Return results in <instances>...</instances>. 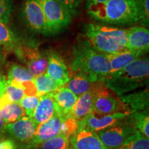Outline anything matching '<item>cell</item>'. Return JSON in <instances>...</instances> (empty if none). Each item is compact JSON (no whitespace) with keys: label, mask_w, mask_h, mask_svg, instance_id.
<instances>
[{"label":"cell","mask_w":149,"mask_h":149,"mask_svg":"<svg viewBox=\"0 0 149 149\" xmlns=\"http://www.w3.org/2000/svg\"><path fill=\"white\" fill-rule=\"evenodd\" d=\"M107 1H109V0H86V6H90L93 4H97V3H104Z\"/></svg>","instance_id":"obj_37"},{"label":"cell","mask_w":149,"mask_h":149,"mask_svg":"<svg viewBox=\"0 0 149 149\" xmlns=\"http://www.w3.org/2000/svg\"><path fill=\"white\" fill-rule=\"evenodd\" d=\"M46 54L48 57V66L46 73L61 86L66 85L69 81L70 76L68 69L64 60L55 51H48Z\"/></svg>","instance_id":"obj_15"},{"label":"cell","mask_w":149,"mask_h":149,"mask_svg":"<svg viewBox=\"0 0 149 149\" xmlns=\"http://www.w3.org/2000/svg\"><path fill=\"white\" fill-rule=\"evenodd\" d=\"M7 84V79L2 73L0 72V93H3L6 86Z\"/></svg>","instance_id":"obj_36"},{"label":"cell","mask_w":149,"mask_h":149,"mask_svg":"<svg viewBox=\"0 0 149 149\" xmlns=\"http://www.w3.org/2000/svg\"><path fill=\"white\" fill-rule=\"evenodd\" d=\"M70 149H108L95 132L78 128L69 138Z\"/></svg>","instance_id":"obj_14"},{"label":"cell","mask_w":149,"mask_h":149,"mask_svg":"<svg viewBox=\"0 0 149 149\" xmlns=\"http://www.w3.org/2000/svg\"><path fill=\"white\" fill-rule=\"evenodd\" d=\"M61 130V120L55 112L51 119L37 125L35 135L27 149H34L35 146L43 141L60 135Z\"/></svg>","instance_id":"obj_13"},{"label":"cell","mask_w":149,"mask_h":149,"mask_svg":"<svg viewBox=\"0 0 149 149\" xmlns=\"http://www.w3.org/2000/svg\"><path fill=\"white\" fill-rule=\"evenodd\" d=\"M106 55L111 66L110 73H113L117 70H121L124 67L133 62L136 59L140 57L141 56H142L143 53L126 49L116 53L106 54Z\"/></svg>","instance_id":"obj_19"},{"label":"cell","mask_w":149,"mask_h":149,"mask_svg":"<svg viewBox=\"0 0 149 149\" xmlns=\"http://www.w3.org/2000/svg\"><path fill=\"white\" fill-rule=\"evenodd\" d=\"M21 42L6 24L0 22V45L5 51L13 52Z\"/></svg>","instance_id":"obj_23"},{"label":"cell","mask_w":149,"mask_h":149,"mask_svg":"<svg viewBox=\"0 0 149 149\" xmlns=\"http://www.w3.org/2000/svg\"><path fill=\"white\" fill-rule=\"evenodd\" d=\"M127 49L143 54L149 49V31L143 26H134L126 29Z\"/></svg>","instance_id":"obj_16"},{"label":"cell","mask_w":149,"mask_h":149,"mask_svg":"<svg viewBox=\"0 0 149 149\" xmlns=\"http://www.w3.org/2000/svg\"><path fill=\"white\" fill-rule=\"evenodd\" d=\"M70 71L85 74L91 82L104 83L111 71L107 55L93 47L87 38H81L72 47Z\"/></svg>","instance_id":"obj_2"},{"label":"cell","mask_w":149,"mask_h":149,"mask_svg":"<svg viewBox=\"0 0 149 149\" xmlns=\"http://www.w3.org/2000/svg\"><path fill=\"white\" fill-rule=\"evenodd\" d=\"M117 149H149V139L138 130H136Z\"/></svg>","instance_id":"obj_27"},{"label":"cell","mask_w":149,"mask_h":149,"mask_svg":"<svg viewBox=\"0 0 149 149\" xmlns=\"http://www.w3.org/2000/svg\"><path fill=\"white\" fill-rule=\"evenodd\" d=\"M148 89L130 92L120 96L121 100L127 106L130 113L148 109Z\"/></svg>","instance_id":"obj_17"},{"label":"cell","mask_w":149,"mask_h":149,"mask_svg":"<svg viewBox=\"0 0 149 149\" xmlns=\"http://www.w3.org/2000/svg\"><path fill=\"white\" fill-rule=\"evenodd\" d=\"M78 130V121L76 120L73 117L61 121V134L69 139L71 136L74 135Z\"/></svg>","instance_id":"obj_31"},{"label":"cell","mask_w":149,"mask_h":149,"mask_svg":"<svg viewBox=\"0 0 149 149\" xmlns=\"http://www.w3.org/2000/svg\"><path fill=\"white\" fill-rule=\"evenodd\" d=\"M94 94L93 91L84 93L77 97L73 109V117L80 121L84 119L93 112Z\"/></svg>","instance_id":"obj_21"},{"label":"cell","mask_w":149,"mask_h":149,"mask_svg":"<svg viewBox=\"0 0 149 149\" xmlns=\"http://www.w3.org/2000/svg\"><path fill=\"white\" fill-rule=\"evenodd\" d=\"M33 79H34V77L28 70L26 67H24L17 63H13L9 66L7 80H13L17 82L22 83L25 82V81H33Z\"/></svg>","instance_id":"obj_26"},{"label":"cell","mask_w":149,"mask_h":149,"mask_svg":"<svg viewBox=\"0 0 149 149\" xmlns=\"http://www.w3.org/2000/svg\"><path fill=\"white\" fill-rule=\"evenodd\" d=\"M48 94L53 98L55 112L61 121L73 117V109L78 97L67 88L66 85Z\"/></svg>","instance_id":"obj_11"},{"label":"cell","mask_w":149,"mask_h":149,"mask_svg":"<svg viewBox=\"0 0 149 149\" xmlns=\"http://www.w3.org/2000/svg\"><path fill=\"white\" fill-rule=\"evenodd\" d=\"M34 149H70L69 139L60 134L40 143Z\"/></svg>","instance_id":"obj_28"},{"label":"cell","mask_w":149,"mask_h":149,"mask_svg":"<svg viewBox=\"0 0 149 149\" xmlns=\"http://www.w3.org/2000/svg\"><path fill=\"white\" fill-rule=\"evenodd\" d=\"M136 130L135 128L125 124L123 120L120 124L99 131L97 134L108 149H117Z\"/></svg>","instance_id":"obj_10"},{"label":"cell","mask_w":149,"mask_h":149,"mask_svg":"<svg viewBox=\"0 0 149 149\" xmlns=\"http://www.w3.org/2000/svg\"><path fill=\"white\" fill-rule=\"evenodd\" d=\"M149 60L141 57L117 71L109 73L104 84L118 96L133 92L148 83Z\"/></svg>","instance_id":"obj_3"},{"label":"cell","mask_w":149,"mask_h":149,"mask_svg":"<svg viewBox=\"0 0 149 149\" xmlns=\"http://www.w3.org/2000/svg\"><path fill=\"white\" fill-rule=\"evenodd\" d=\"M37 127L32 117L24 116L16 122L6 124L5 137L17 144L19 149H27Z\"/></svg>","instance_id":"obj_8"},{"label":"cell","mask_w":149,"mask_h":149,"mask_svg":"<svg viewBox=\"0 0 149 149\" xmlns=\"http://www.w3.org/2000/svg\"><path fill=\"white\" fill-rule=\"evenodd\" d=\"M39 103V97L37 95L33 96H24L21 101L19 102L20 106L25 112V115L27 117H32L33 113L37 106Z\"/></svg>","instance_id":"obj_29"},{"label":"cell","mask_w":149,"mask_h":149,"mask_svg":"<svg viewBox=\"0 0 149 149\" xmlns=\"http://www.w3.org/2000/svg\"><path fill=\"white\" fill-rule=\"evenodd\" d=\"M6 124L4 122L3 118L1 116V114H0V139H4L5 137Z\"/></svg>","instance_id":"obj_35"},{"label":"cell","mask_w":149,"mask_h":149,"mask_svg":"<svg viewBox=\"0 0 149 149\" xmlns=\"http://www.w3.org/2000/svg\"><path fill=\"white\" fill-rule=\"evenodd\" d=\"M5 62V55L4 54L0 53V69L1 68V67L3 66V65L4 64Z\"/></svg>","instance_id":"obj_38"},{"label":"cell","mask_w":149,"mask_h":149,"mask_svg":"<svg viewBox=\"0 0 149 149\" xmlns=\"http://www.w3.org/2000/svg\"><path fill=\"white\" fill-rule=\"evenodd\" d=\"M124 122L149 137L148 109L130 113L124 119Z\"/></svg>","instance_id":"obj_22"},{"label":"cell","mask_w":149,"mask_h":149,"mask_svg":"<svg viewBox=\"0 0 149 149\" xmlns=\"http://www.w3.org/2000/svg\"><path fill=\"white\" fill-rule=\"evenodd\" d=\"M44 19V35H54L62 32L72 22V17L57 0H38Z\"/></svg>","instance_id":"obj_5"},{"label":"cell","mask_w":149,"mask_h":149,"mask_svg":"<svg viewBox=\"0 0 149 149\" xmlns=\"http://www.w3.org/2000/svg\"><path fill=\"white\" fill-rule=\"evenodd\" d=\"M130 114L128 112L115 113L113 114L97 116L91 113L83 120L78 121V128H85L91 131L98 133L102 130L115 126L123 122V120Z\"/></svg>","instance_id":"obj_9"},{"label":"cell","mask_w":149,"mask_h":149,"mask_svg":"<svg viewBox=\"0 0 149 149\" xmlns=\"http://www.w3.org/2000/svg\"><path fill=\"white\" fill-rule=\"evenodd\" d=\"M13 53L19 60L26 64L34 77L46 72L48 66L47 54L42 53L36 45L21 42Z\"/></svg>","instance_id":"obj_7"},{"label":"cell","mask_w":149,"mask_h":149,"mask_svg":"<svg viewBox=\"0 0 149 149\" xmlns=\"http://www.w3.org/2000/svg\"><path fill=\"white\" fill-rule=\"evenodd\" d=\"M55 113V104L49 95L39 97V103L35 109L32 118L37 125L48 121Z\"/></svg>","instance_id":"obj_18"},{"label":"cell","mask_w":149,"mask_h":149,"mask_svg":"<svg viewBox=\"0 0 149 149\" xmlns=\"http://www.w3.org/2000/svg\"><path fill=\"white\" fill-rule=\"evenodd\" d=\"M3 94V93H0V99H1V96H2V95Z\"/></svg>","instance_id":"obj_40"},{"label":"cell","mask_w":149,"mask_h":149,"mask_svg":"<svg viewBox=\"0 0 149 149\" xmlns=\"http://www.w3.org/2000/svg\"><path fill=\"white\" fill-rule=\"evenodd\" d=\"M85 35L93 47L104 54L127 49L126 29L90 23L85 26Z\"/></svg>","instance_id":"obj_4"},{"label":"cell","mask_w":149,"mask_h":149,"mask_svg":"<svg viewBox=\"0 0 149 149\" xmlns=\"http://www.w3.org/2000/svg\"><path fill=\"white\" fill-rule=\"evenodd\" d=\"M24 23L29 30L37 34H44L45 19L38 0H26L22 8Z\"/></svg>","instance_id":"obj_12"},{"label":"cell","mask_w":149,"mask_h":149,"mask_svg":"<svg viewBox=\"0 0 149 149\" xmlns=\"http://www.w3.org/2000/svg\"><path fill=\"white\" fill-rule=\"evenodd\" d=\"M0 114L6 124L15 122L26 116L20 104L15 102H10L0 108Z\"/></svg>","instance_id":"obj_24"},{"label":"cell","mask_w":149,"mask_h":149,"mask_svg":"<svg viewBox=\"0 0 149 149\" xmlns=\"http://www.w3.org/2000/svg\"><path fill=\"white\" fill-rule=\"evenodd\" d=\"M13 9V0H0V22L8 24Z\"/></svg>","instance_id":"obj_33"},{"label":"cell","mask_w":149,"mask_h":149,"mask_svg":"<svg viewBox=\"0 0 149 149\" xmlns=\"http://www.w3.org/2000/svg\"><path fill=\"white\" fill-rule=\"evenodd\" d=\"M0 149H19V148L13 139L4 138L0 139Z\"/></svg>","instance_id":"obj_34"},{"label":"cell","mask_w":149,"mask_h":149,"mask_svg":"<svg viewBox=\"0 0 149 149\" xmlns=\"http://www.w3.org/2000/svg\"><path fill=\"white\" fill-rule=\"evenodd\" d=\"M3 51H4L3 48L1 45H0V53H3Z\"/></svg>","instance_id":"obj_39"},{"label":"cell","mask_w":149,"mask_h":149,"mask_svg":"<svg viewBox=\"0 0 149 149\" xmlns=\"http://www.w3.org/2000/svg\"><path fill=\"white\" fill-rule=\"evenodd\" d=\"M93 92L94 94L93 113L95 115L100 116L124 112L130 113L120 96L106 86L104 83L97 82Z\"/></svg>","instance_id":"obj_6"},{"label":"cell","mask_w":149,"mask_h":149,"mask_svg":"<svg viewBox=\"0 0 149 149\" xmlns=\"http://www.w3.org/2000/svg\"><path fill=\"white\" fill-rule=\"evenodd\" d=\"M72 17H77L81 8V0H57Z\"/></svg>","instance_id":"obj_32"},{"label":"cell","mask_w":149,"mask_h":149,"mask_svg":"<svg viewBox=\"0 0 149 149\" xmlns=\"http://www.w3.org/2000/svg\"><path fill=\"white\" fill-rule=\"evenodd\" d=\"M3 95L8 98L9 101L15 103H19L22 99L26 96L23 89L10 84L8 82H7L6 86Z\"/></svg>","instance_id":"obj_30"},{"label":"cell","mask_w":149,"mask_h":149,"mask_svg":"<svg viewBox=\"0 0 149 149\" xmlns=\"http://www.w3.org/2000/svg\"><path fill=\"white\" fill-rule=\"evenodd\" d=\"M96 83L91 82L83 73L76 72L72 77H70L69 81L66 86L71 92L78 96L92 91Z\"/></svg>","instance_id":"obj_20"},{"label":"cell","mask_w":149,"mask_h":149,"mask_svg":"<svg viewBox=\"0 0 149 149\" xmlns=\"http://www.w3.org/2000/svg\"><path fill=\"white\" fill-rule=\"evenodd\" d=\"M33 82L36 87L38 97L53 92L61 87L58 83L50 77L46 72L34 77Z\"/></svg>","instance_id":"obj_25"},{"label":"cell","mask_w":149,"mask_h":149,"mask_svg":"<svg viewBox=\"0 0 149 149\" xmlns=\"http://www.w3.org/2000/svg\"><path fill=\"white\" fill-rule=\"evenodd\" d=\"M149 0H109L87 6V13L95 21L117 26L140 24L148 26Z\"/></svg>","instance_id":"obj_1"}]
</instances>
